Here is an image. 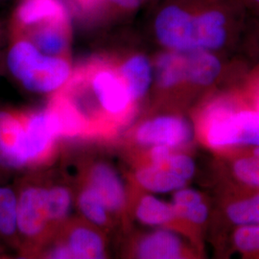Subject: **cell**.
<instances>
[{
    "mask_svg": "<svg viewBox=\"0 0 259 259\" xmlns=\"http://www.w3.org/2000/svg\"><path fill=\"white\" fill-rule=\"evenodd\" d=\"M243 0H158L152 27L166 50L214 51L246 25Z\"/></svg>",
    "mask_w": 259,
    "mask_h": 259,
    "instance_id": "cell-1",
    "label": "cell"
},
{
    "mask_svg": "<svg viewBox=\"0 0 259 259\" xmlns=\"http://www.w3.org/2000/svg\"><path fill=\"white\" fill-rule=\"evenodd\" d=\"M58 92L74 106L87 137H111L132 118L136 102L112 58H94L79 66Z\"/></svg>",
    "mask_w": 259,
    "mask_h": 259,
    "instance_id": "cell-2",
    "label": "cell"
},
{
    "mask_svg": "<svg viewBox=\"0 0 259 259\" xmlns=\"http://www.w3.org/2000/svg\"><path fill=\"white\" fill-rule=\"evenodd\" d=\"M6 31L27 38L45 54L69 58L73 23L65 0H19Z\"/></svg>",
    "mask_w": 259,
    "mask_h": 259,
    "instance_id": "cell-3",
    "label": "cell"
},
{
    "mask_svg": "<svg viewBox=\"0 0 259 259\" xmlns=\"http://www.w3.org/2000/svg\"><path fill=\"white\" fill-rule=\"evenodd\" d=\"M5 65L12 78L33 93H52L65 85L72 74L68 59L47 55L30 40L7 33Z\"/></svg>",
    "mask_w": 259,
    "mask_h": 259,
    "instance_id": "cell-4",
    "label": "cell"
},
{
    "mask_svg": "<svg viewBox=\"0 0 259 259\" xmlns=\"http://www.w3.org/2000/svg\"><path fill=\"white\" fill-rule=\"evenodd\" d=\"M15 190L17 193L18 249L22 254H27L51 223L47 212V189L23 183Z\"/></svg>",
    "mask_w": 259,
    "mask_h": 259,
    "instance_id": "cell-5",
    "label": "cell"
},
{
    "mask_svg": "<svg viewBox=\"0 0 259 259\" xmlns=\"http://www.w3.org/2000/svg\"><path fill=\"white\" fill-rule=\"evenodd\" d=\"M206 138L213 147L233 144L259 146V111L230 114L207 128Z\"/></svg>",
    "mask_w": 259,
    "mask_h": 259,
    "instance_id": "cell-6",
    "label": "cell"
},
{
    "mask_svg": "<svg viewBox=\"0 0 259 259\" xmlns=\"http://www.w3.org/2000/svg\"><path fill=\"white\" fill-rule=\"evenodd\" d=\"M192 131L186 121L175 116H162L147 121L139 127L136 139L143 145H165L170 148L190 141Z\"/></svg>",
    "mask_w": 259,
    "mask_h": 259,
    "instance_id": "cell-7",
    "label": "cell"
},
{
    "mask_svg": "<svg viewBox=\"0 0 259 259\" xmlns=\"http://www.w3.org/2000/svg\"><path fill=\"white\" fill-rule=\"evenodd\" d=\"M89 185L101 196L110 213H120L126 204V191L116 171L109 164H94L89 173Z\"/></svg>",
    "mask_w": 259,
    "mask_h": 259,
    "instance_id": "cell-8",
    "label": "cell"
},
{
    "mask_svg": "<svg viewBox=\"0 0 259 259\" xmlns=\"http://www.w3.org/2000/svg\"><path fill=\"white\" fill-rule=\"evenodd\" d=\"M112 59L127 84L133 100L138 102L147 93L153 80V69L148 58L135 53L122 59Z\"/></svg>",
    "mask_w": 259,
    "mask_h": 259,
    "instance_id": "cell-9",
    "label": "cell"
},
{
    "mask_svg": "<svg viewBox=\"0 0 259 259\" xmlns=\"http://www.w3.org/2000/svg\"><path fill=\"white\" fill-rule=\"evenodd\" d=\"M85 19L111 22L134 16L147 0H72Z\"/></svg>",
    "mask_w": 259,
    "mask_h": 259,
    "instance_id": "cell-10",
    "label": "cell"
},
{
    "mask_svg": "<svg viewBox=\"0 0 259 259\" xmlns=\"http://www.w3.org/2000/svg\"><path fill=\"white\" fill-rule=\"evenodd\" d=\"M63 243L67 247L73 259H100L106 255V248L102 236L85 226L72 228L66 240Z\"/></svg>",
    "mask_w": 259,
    "mask_h": 259,
    "instance_id": "cell-11",
    "label": "cell"
},
{
    "mask_svg": "<svg viewBox=\"0 0 259 259\" xmlns=\"http://www.w3.org/2000/svg\"><path fill=\"white\" fill-rule=\"evenodd\" d=\"M182 242L175 233L158 231L139 242L137 255L143 259H175L182 257Z\"/></svg>",
    "mask_w": 259,
    "mask_h": 259,
    "instance_id": "cell-12",
    "label": "cell"
},
{
    "mask_svg": "<svg viewBox=\"0 0 259 259\" xmlns=\"http://www.w3.org/2000/svg\"><path fill=\"white\" fill-rule=\"evenodd\" d=\"M166 160L162 163L152 164L139 170L136 178L139 185L150 191L160 193L183 187L186 184V181L171 170Z\"/></svg>",
    "mask_w": 259,
    "mask_h": 259,
    "instance_id": "cell-13",
    "label": "cell"
},
{
    "mask_svg": "<svg viewBox=\"0 0 259 259\" xmlns=\"http://www.w3.org/2000/svg\"><path fill=\"white\" fill-rule=\"evenodd\" d=\"M0 241L12 248H19L17 228V193L0 184Z\"/></svg>",
    "mask_w": 259,
    "mask_h": 259,
    "instance_id": "cell-14",
    "label": "cell"
},
{
    "mask_svg": "<svg viewBox=\"0 0 259 259\" xmlns=\"http://www.w3.org/2000/svg\"><path fill=\"white\" fill-rule=\"evenodd\" d=\"M176 217L185 218L196 224H202L207 217V208L200 195L191 189L178 191L172 204Z\"/></svg>",
    "mask_w": 259,
    "mask_h": 259,
    "instance_id": "cell-15",
    "label": "cell"
},
{
    "mask_svg": "<svg viewBox=\"0 0 259 259\" xmlns=\"http://www.w3.org/2000/svg\"><path fill=\"white\" fill-rule=\"evenodd\" d=\"M137 217L147 225H163L173 220L176 214L172 205L153 196H145L138 205Z\"/></svg>",
    "mask_w": 259,
    "mask_h": 259,
    "instance_id": "cell-16",
    "label": "cell"
},
{
    "mask_svg": "<svg viewBox=\"0 0 259 259\" xmlns=\"http://www.w3.org/2000/svg\"><path fill=\"white\" fill-rule=\"evenodd\" d=\"M78 205L83 216L94 225L106 226L109 224L110 211L101 196L92 186H88L81 191L78 198Z\"/></svg>",
    "mask_w": 259,
    "mask_h": 259,
    "instance_id": "cell-17",
    "label": "cell"
},
{
    "mask_svg": "<svg viewBox=\"0 0 259 259\" xmlns=\"http://www.w3.org/2000/svg\"><path fill=\"white\" fill-rule=\"evenodd\" d=\"M71 194L63 186L47 189V212L50 222H60L68 215L71 207Z\"/></svg>",
    "mask_w": 259,
    "mask_h": 259,
    "instance_id": "cell-18",
    "label": "cell"
},
{
    "mask_svg": "<svg viewBox=\"0 0 259 259\" xmlns=\"http://www.w3.org/2000/svg\"><path fill=\"white\" fill-rule=\"evenodd\" d=\"M228 215L235 224H259V195L232 204L228 208Z\"/></svg>",
    "mask_w": 259,
    "mask_h": 259,
    "instance_id": "cell-19",
    "label": "cell"
},
{
    "mask_svg": "<svg viewBox=\"0 0 259 259\" xmlns=\"http://www.w3.org/2000/svg\"><path fill=\"white\" fill-rule=\"evenodd\" d=\"M234 172L245 184L259 186V148L253 157L238 160L234 165Z\"/></svg>",
    "mask_w": 259,
    "mask_h": 259,
    "instance_id": "cell-20",
    "label": "cell"
},
{
    "mask_svg": "<svg viewBox=\"0 0 259 259\" xmlns=\"http://www.w3.org/2000/svg\"><path fill=\"white\" fill-rule=\"evenodd\" d=\"M236 246L244 251L259 250L258 226H245L235 232Z\"/></svg>",
    "mask_w": 259,
    "mask_h": 259,
    "instance_id": "cell-21",
    "label": "cell"
},
{
    "mask_svg": "<svg viewBox=\"0 0 259 259\" xmlns=\"http://www.w3.org/2000/svg\"><path fill=\"white\" fill-rule=\"evenodd\" d=\"M231 107L225 102H218L211 106V109L207 111L205 115V123L207 128L218 121L222 120L228 115L232 114Z\"/></svg>",
    "mask_w": 259,
    "mask_h": 259,
    "instance_id": "cell-22",
    "label": "cell"
},
{
    "mask_svg": "<svg viewBox=\"0 0 259 259\" xmlns=\"http://www.w3.org/2000/svg\"><path fill=\"white\" fill-rule=\"evenodd\" d=\"M170 147L165 145H154L150 153L152 164H159L164 162L170 157Z\"/></svg>",
    "mask_w": 259,
    "mask_h": 259,
    "instance_id": "cell-23",
    "label": "cell"
},
{
    "mask_svg": "<svg viewBox=\"0 0 259 259\" xmlns=\"http://www.w3.org/2000/svg\"><path fill=\"white\" fill-rule=\"evenodd\" d=\"M248 14L255 16L259 12V0H243Z\"/></svg>",
    "mask_w": 259,
    "mask_h": 259,
    "instance_id": "cell-24",
    "label": "cell"
},
{
    "mask_svg": "<svg viewBox=\"0 0 259 259\" xmlns=\"http://www.w3.org/2000/svg\"><path fill=\"white\" fill-rule=\"evenodd\" d=\"M5 23L0 19V44H1V40H2V37H3V35H4V33L6 32V28H5Z\"/></svg>",
    "mask_w": 259,
    "mask_h": 259,
    "instance_id": "cell-25",
    "label": "cell"
},
{
    "mask_svg": "<svg viewBox=\"0 0 259 259\" xmlns=\"http://www.w3.org/2000/svg\"><path fill=\"white\" fill-rule=\"evenodd\" d=\"M256 106H257V109H258L259 111V93L258 96H257V101H256Z\"/></svg>",
    "mask_w": 259,
    "mask_h": 259,
    "instance_id": "cell-26",
    "label": "cell"
},
{
    "mask_svg": "<svg viewBox=\"0 0 259 259\" xmlns=\"http://www.w3.org/2000/svg\"><path fill=\"white\" fill-rule=\"evenodd\" d=\"M147 1H149V2H152V3H155V4H156L158 0H147Z\"/></svg>",
    "mask_w": 259,
    "mask_h": 259,
    "instance_id": "cell-27",
    "label": "cell"
},
{
    "mask_svg": "<svg viewBox=\"0 0 259 259\" xmlns=\"http://www.w3.org/2000/svg\"><path fill=\"white\" fill-rule=\"evenodd\" d=\"M6 1H8V0H0V3H3V2H6Z\"/></svg>",
    "mask_w": 259,
    "mask_h": 259,
    "instance_id": "cell-28",
    "label": "cell"
},
{
    "mask_svg": "<svg viewBox=\"0 0 259 259\" xmlns=\"http://www.w3.org/2000/svg\"><path fill=\"white\" fill-rule=\"evenodd\" d=\"M255 17H256V18H258L259 19V12L257 13V14H256V15H255Z\"/></svg>",
    "mask_w": 259,
    "mask_h": 259,
    "instance_id": "cell-29",
    "label": "cell"
},
{
    "mask_svg": "<svg viewBox=\"0 0 259 259\" xmlns=\"http://www.w3.org/2000/svg\"><path fill=\"white\" fill-rule=\"evenodd\" d=\"M0 254H1V253H0Z\"/></svg>",
    "mask_w": 259,
    "mask_h": 259,
    "instance_id": "cell-30",
    "label": "cell"
}]
</instances>
